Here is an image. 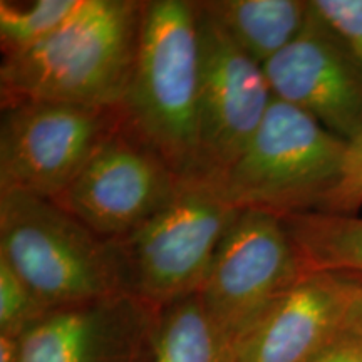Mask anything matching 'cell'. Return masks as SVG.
Segmentation results:
<instances>
[{
    "label": "cell",
    "instance_id": "3957f363",
    "mask_svg": "<svg viewBox=\"0 0 362 362\" xmlns=\"http://www.w3.org/2000/svg\"><path fill=\"white\" fill-rule=\"evenodd\" d=\"M0 257L47 309L126 293L115 243L35 194L0 193Z\"/></svg>",
    "mask_w": 362,
    "mask_h": 362
},
{
    "label": "cell",
    "instance_id": "6da1fadb",
    "mask_svg": "<svg viewBox=\"0 0 362 362\" xmlns=\"http://www.w3.org/2000/svg\"><path fill=\"white\" fill-rule=\"evenodd\" d=\"M146 2L81 0L51 35L0 64L2 104L56 101L117 107L141 39Z\"/></svg>",
    "mask_w": 362,
    "mask_h": 362
},
{
    "label": "cell",
    "instance_id": "ffe728a7",
    "mask_svg": "<svg viewBox=\"0 0 362 362\" xmlns=\"http://www.w3.org/2000/svg\"><path fill=\"white\" fill-rule=\"evenodd\" d=\"M310 362H362V339L346 330Z\"/></svg>",
    "mask_w": 362,
    "mask_h": 362
},
{
    "label": "cell",
    "instance_id": "d6986e66",
    "mask_svg": "<svg viewBox=\"0 0 362 362\" xmlns=\"http://www.w3.org/2000/svg\"><path fill=\"white\" fill-rule=\"evenodd\" d=\"M362 206V133L347 141L342 176L329 194L320 211L336 215H356Z\"/></svg>",
    "mask_w": 362,
    "mask_h": 362
},
{
    "label": "cell",
    "instance_id": "5b68a950",
    "mask_svg": "<svg viewBox=\"0 0 362 362\" xmlns=\"http://www.w3.org/2000/svg\"><path fill=\"white\" fill-rule=\"evenodd\" d=\"M240 214L220 183L185 180L161 211L111 240L124 292L156 309L200 292L221 240Z\"/></svg>",
    "mask_w": 362,
    "mask_h": 362
},
{
    "label": "cell",
    "instance_id": "30bf717a",
    "mask_svg": "<svg viewBox=\"0 0 362 362\" xmlns=\"http://www.w3.org/2000/svg\"><path fill=\"white\" fill-rule=\"evenodd\" d=\"M158 315L131 293L49 309L19 337L21 362H156Z\"/></svg>",
    "mask_w": 362,
    "mask_h": 362
},
{
    "label": "cell",
    "instance_id": "e0dca14e",
    "mask_svg": "<svg viewBox=\"0 0 362 362\" xmlns=\"http://www.w3.org/2000/svg\"><path fill=\"white\" fill-rule=\"evenodd\" d=\"M49 309L0 257V336L19 339Z\"/></svg>",
    "mask_w": 362,
    "mask_h": 362
},
{
    "label": "cell",
    "instance_id": "ac0fdd59",
    "mask_svg": "<svg viewBox=\"0 0 362 362\" xmlns=\"http://www.w3.org/2000/svg\"><path fill=\"white\" fill-rule=\"evenodd\" d=\"M310 6L339 35L362 71V0H310Z\"/></svg>",
    "mask_w": 362,
    "mask_h": 362
},
{
    "label": "cell",
    "instance_id": "2e32d148",
    "mask_svg": "<svg viewBox=\"0 0 362 362\" xmlns=\"http://www.w3.org/2000/svg\"><path fill=\"white\" fill-rule=\"evenodd\" d=\"M81 0H37L29 7L0 2V40L4 56L24 51L51 35L69 19Z\"/></svg>",
    "mask_w": 362,
    "mask_h": 362
},
{
    "label": "cell",
    "instance_id": "9a60e30c",
    "mask_svg": "<svg viewBox=\"0 0 362 362\" xmlns=\"http://www.w3.org/2000/svg\"><path fill=\"white\" fill-rule=\"evenodd\" d=\"M156 362H235L232 342L206 314L198 293L160 309Z\"/></svg>",
    "mask_w": 362,
    "mask_h": 362
},
{
    "label": "cell",
    "instance_id": "8992f818",
    "mask_svg": "<svg viewBox=\"0 0 362 362\" xmlns=\"http://www.w3.org/2000/svg\"><path fill=\"white\" fill-rule=\"evenodd\" d=\"M123 121L121 106L2 104L0 193L19 192L54 200Z\"/></svg>",
    "mask_w": 362,
    "mask_h": 362
},
{
    "label": "cell",
    "instance_id": "8fae6325",
    "mask_svg": "<svg viewBox=\"0 0 362 362\" xmlns=\"http://www.w3.org/2000/svg\"><path fill=\"white\" fill-rule=\"evenodd\" d=\"M264 72L274 98L305 111L339 138L351 141L362 133V71L312 6L298 37L265 62Z\"/></svg>",
    "mask_w": 362,
    "mask_h": 362
},
{
    "label": "cell",
    "instance_id": "4fadbf2b",
    "mask_svg": "<svg viewBox=\"0 0 362 362\" xmlns=\"http://www.w3.org/2000/svg\"><path fill=\"white\" fill-rule=\"evenodd\" d=\"M198 4L262 66L298 37L310 16L309 0H203Z\"/></svg>",
    "mask_w": 362,
    "mask_h": 362
},
{
    "label": "cell",
    "instance_id": "9c48e42d",
    "mask_svg": "<svg viewBox=\"0 0 362 362\" xmlns=\"http://www.w3.org/2000/svg\"><path fill=\"white\" fill-rule=\"evenodd\" d=\"M194 4L200 37V178L221 185L260 128L274 94L264 66Z\"/></svg>",
    "mask_w": 362,
    "mask_h": 362
},
{
    "label": "cell",
    "instance_id": "7a4b0ae2",
    "mask_svg": "<svg viewBox=\"0 0 362 362\" xmlns=\"http://www.w3.org/2000/svg\"><path fill=\"white\" fill-rule=\"evenodd\" d=\"M124 126L181 180L200 178V37L197 4L148 0L121 103Z\"/></svg>",
    "mask_w": 362,
    "mask_h": 362
},
{
    "label": "cell",
    "instance_id": "5bb4252c",
    "mask_svg": "<svg viewBox=\"0 0 362 362\" xmlns=\"http://www.w3.org/2000/svg\"><path fill=\"white\" fill-rule=\"evenodd\" d=\"M282 221L307 272H337L362 280L361 216L307 211Z\"/></svg>",
    "mask_w": 362,
    "mask_h": 362
},
{
    "label": "cell",
    "instance_id": "7402d4cb",
    "mask_svg": "<svg viewBox=\"0 0 362 362\" xmlns=\"http://www.w3.org/2000/svg\"><path fill=\"white\" fill-rule=\"evenodd\" d=\"M0 362H21L19 339L0 336Z\"/></svg>",
    "mask_w": 362,
    "mask_h": 362
},
{
    "label": "cell",
    "instance_id": "44dd1931",
    "mask_svg": "<svg viewBox=\"0 0 362 362\" xmlns=\"http://www.w3.org/2000/svg\"><path fill=\"white\" fill-rule=\"evenodd\" d=\"M347 332L354 334L356 337L362 339V291L359 296L356 297V300L352 302V307L347 315V324H346Z\"/></svg>",
    "mask_w": 362,
    "mask_h": 362
},
{
    "label": "cell",
    "instance_id": "277c9868",
    "mask_svg": "<svg viewBox=\"0 0 362 362\" xmlns=\"http://www.w3.org/2000/svg\"><path fill=\"white\" fill-rule=\"evenodd\" d=\"M347 141L274 98L260 128L221 180L240 210L275 216L320 211L342 176Z\"/></svg>",
    "mask_w": 362,
    "mask_h": 362
},
{
    "label": "cell",
    "instance_id": "7c38bea8",
    "mask_svg": "<svg viewBox=\"0 0 362 362\" xmlns=\"http://www.w3.org/2000/svg\"><path fill=\"white\" fill-rule=\"evenodd\" d=\"M362 280L307 272L233 344L235 362H310L346 332Z\"/></svg>",
    "mask_w": 362,
    "mask_h": 362
},
{
    "label": "cell",
    "instance_id": "ba28073f",
    "mask_svg": "<svg viewBox=\"0 0 362 362\" xmlns=\"http://www.w3.org/2000/svg\"><path fill=\"white\" fill-rule=\"evenodd\" d=\"M183 183L123 121L52 202L99 237L116 240L173 202Z\"/></svg>",
    "mask_w": 362,
    "mask_h": 362
},
{
    "label": "cell",
    "instance_id": "52a82bcc",
    "mask_svg": "<svg viewBox=\"0 0 362 362\" xmlns=\"http://www.w3.org/2000/svg\"><path fill=\"white\" fill-rule=\"evenodd\" d=\"M305 274L282 218L242 210L221 240L198 296L233 346Z\"/></svg>",
    "mask_w": 362,
    "mask_h": 362
}]
</instances>
